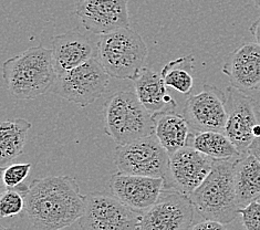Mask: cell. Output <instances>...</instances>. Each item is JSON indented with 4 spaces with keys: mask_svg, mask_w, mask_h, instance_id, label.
I'll return each instance as SVG.
<instances>
[{
    "mask_svg": "<svg viewBox=\"0 0 260 230\" xmlns=\"http://www.w3.org/2000/svg\"><path fill=\"white\" fill-rule=\"evenodd\" d=\"M31 171L30 163H19V164H8L2 167L3 183L6 189L17 188L21 186L29 176Z\"/></svg>",
    "mask_w": 260,
    "mask_h": 230,
    "instance_id": "24",
    "label": "cell"
},
{
    "mask_svg": "<svg viewBox=\"0 0 260 230\" xmlns=\"http://www.w3.org/2000/svg\"><path fill=\"white\" fill-rule=\"evenodd\" d=\"M183 115L194 132H224L227 122V97L216 86L204 84L203 90L189 96L184 105Z\"/></svg>",
    "mask_w": 260,
    "mask_h": 230,
    "instance_id": "12",
    "label": "cell"
},
{
    "mask_svg": "<svg viewBox=\"0 0 260 230\" xmlns=\"http://www.w3.org/2000/svg\"><path fill=\"white\" fill-rule=\"evenodd\" d=\"M127 0H79L76 15L93 35H105L129 27Z\"/></svg>",
    "mask_w": 260,
    "mask_h": 230,
    "instance_id": "13",
    "label": "cell"
},
{
    "mask_svg": "<svg viewBox=\"0 0 260 230\" xmlns=\"http://www.w3.org/2000/svg\"><path fill=\"white\" fill-rule=\"evenodd\" d=\"M104 130L122 146L154 134L155 119L132 91H120L109 97L103 109Z\"/></svg>",
    "mask_w": 260,
    "mask_h": 230,
    "instance_id": "4",
    "label": "cell"
},
{
    "mask_svg": "<svg viewBox=\"0 0 260 230\" xmlns=\"http://www.w3.org/2000/svg\"><path fill=\"white\" fill-rule=\"evenodd\" d=\"M194 54L172 60L160 71L167 88L175 90L182 94L188 95L194 88Z\"/></svg>",
    "mask_w": 260,
    "mask_h": 230,
    "instance_id": "22",
    "label": "cell"
},
{
    "mask_svg": "<svg viewBox=\"0 0 260 230\" xmlns=\"http://www.w3.org/2000/svg\"><path fill=\"white\" fill-rule=\"evenodd\" d=\"M84 206L76 178L48 176L29 185L24 213L36 230H61L80 220Z\"/></svg>",
    "mask_w": 260,
    "mask_h": 230,
    "instance_id": "1",
    "label": "cell"
},
{
    "mask_svg": "<svg viewBox=\"0 0 260 230\" xmlns=\"http://www.w3.org/2000/svg\"><path fill=\"white\" fill-rule=\"evenodd\" d=\"M96 58L111 78L132 80L144 69L148 49L139 32L123 28L100 36Z\"/></svg>",
    "mask_w": 260,
    "mask_h": 230,
    "instance_id": "5",
    "label": "cell"
},
{
    "mask_svg": "<svg viewBox=\"0 0 260 230\" xmlns=\"http://www.w3.org/2000/svg\"><path fill=\"white\" fill-rule=\"evenodd\" d=\"M154 135L170 155L188 144L191 127L183 114H177L174 111H164L154 114Z\"/></svg>",
    "mask_w": 260,
    "mask_h": 230,
    "instance_id": "18",
    "label": "cell"
},
{
    "mask_svg": "<svg viewBox=\"0 0 260 230\" xmlns=\"http://www.w3.org/2000/svg\"><path fill=\"white\" fill-rule=\"evenodd\" d=\"M112 194L139 213H143L157 202L164 189V178L129 175L117 172L110 179Z\"/></svg>",
    "mask_w": 260,
    "mask_h": 230,
    "instance_id": "14",
    "label": "cell"
},
{
    "mask_svg": "<svg viewBox=\"0 0 260 230\" xmlns=\"http://www.w3.org/2000/svg\"><path fill=\"white\" fill-rule=\"evenodd\" d=\"M257 202H259V203H260V196H259V198L257 200Z\"/></svg>",
    "mask_w": 260,
    "mask_h": 230,
    "instance_id": "31",
    "label": "cell"
},
{
    "mask_svg": "<svg viewBox=\"0 0 260 230\" xmlns=\"http://www.w3.org/2000/svg\"><path fill=\"white\" fill-rule=\"evenodd\" d=\"M134 92L153 115L159 112L173 111L177 107V102L169 94L160 73L148 68H144L134 80Z\"/></svg>",
    "mask_w": 260,
    "mask_h": 230,
    "instance_id": "17",
    "label": "cell"
},
{
    "mask_svg": "<svg viewBox=\"0 0 260 230\" xmlns=\"http://www.w3.org/2000/svg\"><path fill=\"white\" fill-rule=\"evenodd\" d=\"M110 76L96 57L58 76L53 92L68 102L86 108L100 98L110 83Z\"/></svg>",
    "mask_w": 260,
    "mask_h": 230,
    "instance_id": "6",
    "label": "cell"
},
{
    "mask_svg": "<svg viewBox=\"0 0 260 230\" xmlns=\"http://www.w3.org/2000/svg\"><path fill=\"white\" fill-rule=\"evenodd\" d=\"M189 230H227V228L226 225L219 221L204 219L203 221L197 222L191 226Z\"/></svg>",
    "mask_w": 260,
    "mask_h": 230,
    "instance_id": "26",
    "label": "cell"
},
{
    "mask_svg": "<svg viewBox=\"0 0 260 230\" xmlns=\"http://www.w3.org/2000/svg\"><path fill=\"white\" fill-rule=\"evenodd\" d=\"M194 209L189 196L164 188L157 202L142 213L138 230H189Z\"/></svg>",
    "mask_w": 260,
    "mask_h": 230,
    "instance_id": "10",
    "label": "cell"
},
{
    "mask_svg": "<svg viewBox=\"0 0 260 230\" xmlns=\"http://www.w3.org/2000/svg\"><path fill=\"white\" fill-rule=\"evenodd\" d=\"M29 185L22 184L17 188L6 189L0 197V216L9 218L19 215L26 207V195Z\"/></svg>",
    "mask_w": 260,
    "mask_h": 230,
    "instance_id": "23",
    "label": "cell"
},
{
    "mask_svg": "<svg viewBox=\"0 0 260 230\" xmlns=\"http://www.w3.org/2000/svg\"><path fill=\"white\" fill-rule=\"evenodd\" d=\"M31 123L24 119L4 121L0 125V165L6 166L23 153Z\"/></svg>",
    "mask_w": 260,
    "mask_h": 230,
    "instance_id": "20",
    "label": "cell"
},
{
    "mask_svg": "<svg viewBox=\"0 0 260 230\" xmlns=\"http://www.w3.org/2000/svg\"><path fill=\"white\" fill-rule=\"evenodd\" d=\"M236 159H215L212 172L189 196L195 210L204 219L227 225L239 215L241 208L234 179Z\"/></svg>",
    "mask_w": 260,
    "mask_h": 230,
    "instance_id": "3",
    "label": "cell"
},
{
    "mask_svg": "<svg viewBox=\"0 0 260 230\" xmlns=\"http://www.w3.org/2000/svg\"><path fill=\"white\" fill-rule=\"evenodd\" d=\"M215 159L190 145L170 155L169 172L164 178V188L175 189L190 196L212 172Z\"/></svg>",
    "mask_w": 260,
    "mask_h": 230,
    "instance_id": "11",
    "label": "cell"
},
{
    "mask_svg": "<svg viewBox=\"0 0 260 230\" xmlns=\"http://www.w3.org/2000/svg\"><path fill=\"white\" fill-rule=\"evenodd\" d=\"M93 57L91 40L77 29L52 38V60L58 76L80 67Z\"/></svg>",
    "mask_w": 260,
    "mask_h": 230,
    "instance_id": "16",
    "label": "cell"
},
{
    "mask_svg": "<svg viewBox=\"0 0 260 230\" xmlns=\"http://www.w3.org/2000/svg\"><path fill=\"white\" fill-rule=\"evenodd\" d=\"M7 90L19 100H32L53 89L58 73L54 69L52 49L29 48L8 59L3 65Z\"/></svg>",
    "mask_w": 260,
    "mask_h": 230,
    "instance_id": "2",
    "label": "cell"
},
{
    "mask_svg": "<svg viewBox=\"0 0 260 230\" xmlns=\"http://www.w3.org/2000/svg\"><path fill=\"white\" fill-rule=\"evenodd\" d=\"M213 159H233L241 155L225 132L204 130L190 134L188 144Z\"/></svg>",
    "mask_w": 260,
    "mask_h": 230,
    "instance_id": "21",
    "label": "cell"
},
{
    "mask_svg": "<svg viewBox=\"0 0 260 230\" xmlns=\"http://www.w3.org/2000/svg\"><path fill=\"white\" fill-rule=\"evenodd\" d=\"M169 163V152L154 134L119 146L114 156L117 172L129 175L165 178Z\"/></svg>",
    "mask_w": 260,
    "mask_h": 230,
    "instance_id": "7",
    "label": "cell"
},
{
    "mask_svg": "<svg viewBox=\"0 0 260 230\" xmlns=\"http://www.w3.org/2000/svg\"><path fill=\"white\" fill-rule=\"evenodd\" d=\"M235 188L240 208L256 202L260 196V161L246 153L235 163Z\"/></svg>",
    "mask_w": 260,
    "mask_h": 230,
    "instance_id": "19",
    "label": "cell"
},
{
    "mask_svg": "<svg viewBox=\"0 0 260 230\" xmlns=\"http://www.w3.org/2000/svg\"><path fill=\"white\" fill-rule=\"evenodd\" d=\"M227 122L224 132L240 154L260 136V109L256 101L235 86L227 89Z\"/></svg>",
    "mask_w": 260,
    "mask_h": 230,
    "instance_id": "9",
    "label": "cell"
},
{
    "mask_svg": "<svg viewBox=\"0 0 260 230\" xmlns=\"http://www.w3.org/2000/svg\"><path fill=\"white\" fill-rule=\"evenodd\" d=\"M255 5L260 9V0H255Z\"/></svg>",
    "mask_w": 260,
    "mask_h": 230,
    "instance_id": "29",
    "label": "cell"
},
{
    "mask_svg": "<svg viewBox=\"0 0 260 230\" xmlns=\"http://www.w3.org/2000/svg\"><path fill=\"white\" fill-rule=\"evenodd\" d=\"M250 32L252 34L253 38H255L256 42L260 46V17L258 19L251 24L250 27Z\"/></svg>",
    "mask_w": 260,
    "mask_h": 230,
    "instance_id": "28",
    "label": "cell"
},
{
    "mask_svg": "<svg viewBox=\"0 0 260 230\" xmlns=\"http://www.w3.org/2000/svg\"><path fill=\"white\" fill-rule=\"evenodd\" d=\"M0 230H12V229H10V228H6V227H2V229Z\"/></svg>",
    "mask_w": 260,
    "mask_h": 230,
    "instance_id": "30",
    "label": "cell"
},
{
    "mask_svg": "<svg viewBox=\"0 0 260 230\" xmlns=\"http://www.w3.org/2000/svg\"><path fill=\"white\" fill-rule=\"evenodd\" d=\"M221 72L235 88L241 91L258 90L260 86V46L247 42L235 50L222 67Z\"/></svg>",
    "mask_w": 260,
    "mask_h": 230,
    "instance_id": "15",
    "label": "cell"
},
{
    "mask_svg": "<svg viewBox=\"0 0 260 230\" xmlns=\"http://www.w3.org/2000/svg\"><path fill=\"white\" fill-rule=\"evenodd\" d=\"M239 214L246 230H260V203L252 202L241 208Z\"/></svg>",
    "mask_w": 260,
    "mask_h": 230,
    "instance_id": "25",
    "label": "cell"
},
{
    "mask_svg": "<svg viewBox=\"0 0 260 230\" xmlns=\"http://www.w3.org/2000/svg\"><path fill=\"white\" fill-rule=\"evenodd\" d=\"M142 213L123 204L114 195L91 192L85 195L82 230H138Z\"/></svg>",
    "mask_w": 260,
    "mask_h": 230,
    "instance_id": "8",
    "label": "cell"
},
{
    "mask_svg": "<svg viewBox=\"0 0 260 230\" xmlns=\"http://www.w3.org/2000/svg\"><path fill=\"white\" fill-rule=\"evenodd\" d=\"M258 91H260V86H259V88H258Z\"/></svg>",
    "mask_w": 260,
    "mask_h": 230,
    "instance_id": "32",
    "label": "cell"
},
{
    "mask_svg": "<svg viewBox=\"0 0 260 230\" xmlns=\"http://www.w3.org/2000/svg\"><path fill=\"white\" fill-rule=\"evenodd\" d=\"M248 153L253 155L260 161V136L256 138L248 148Z\"/></svg>",
    "mask_w": 260,
    "mask_h": 230,
    "instance_id": "27",
    "label": "cell"
}]
</instances>
